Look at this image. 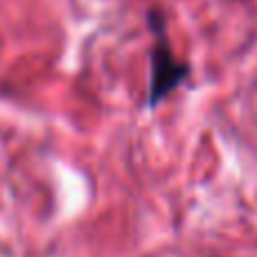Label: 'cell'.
<instances>
[{
  "label": "cell",
  "instance_id": "6da1fadb",
  "mask_svg": "<svg viewBox=\"0 0 257 257\" xmlns=\"http://www.w3.org/2000/svg\"><path fill=\"white\" fill-rule=\"evenodd\" d=\"M147 23H149V30L154 32V45H151V54H149L151 72H149L147 106L156 108L190 77V66L174 57L172 43H169L167 36V23H165V16L158 9H151L149 16H147Z\"/></svg>",
  "mask_w": 257,
  "mask_h": 257
}]
</instances>
